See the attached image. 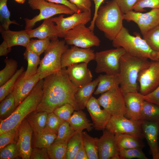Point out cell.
I'll return each mask as SVG.
<instances>
[{"mask_svg": "<svg viewBox=\"0 0 159 159\" xmlns=\"http://www.w3.org/2000/svg\"><path fill=\"white\" fill-rule=\"evenodd\" d=\"M82 132H75L69 140L65 159H74L82 141Z\"/></svg>", "mask_w": 159, "mask_h": 159, "instance_id": "d590c367", "label": "cell"}, {"mask_svg": "<svg viewBox=\"0 0 159 159\" xmlns=\"http://www.w3.org/2000/svg\"><path fill=\"white\" fill-rule=\"evenodd\" d=\"M24 68L21 67L9 80L0 87V101L12 92L15 84L19 77L24 71Z\"/></svg>", "mask_w": 159, "mask_h": 159, "instance_id": "74e56055", "label": "cell"}, {"mask_svg": "<svg viewBox=\"0 0 159 159\" xmlns=\"http://www.w3.org/2000/svg\"><path fill=\"white\" fill-rule=\"evenodd\" d=\"M95 53L90 48H83L73 46L67 49L61 57L62 68L82 62L88 64L94 60Z\"/></svg>", "mask_w": 159, "mask_h": 159, "instance_id": "9a60e30c", "label": "cell"}, {"mask_svg": "<svg viewBox=\"0 0 159 159\" xmlns=\"http://www.w3.org/2000/svg\"><path fill=\"white\" fill-rule=\"evenodd\" d=\"M24 72L18 78L12 91L16 107L29 95L40 80L39 74L37 73L31 77H24Z\"/></svg>", "mask_w": 159, "mask_h": 159, "instance_id": "ac0fdd59", "label": "cell"}, {"mask_svg": "<svg viewBox=\"0 0 159 159\" xmlns=\"http://www.w3.org/2000/svg\"><path fill=\"white\" fill-rule=\"evenodd\" d=\"M74 159H88L83 144L82 140Z\"/></svg>", "mask_w": 159, "mask_h": 159, "instance_id": "9f6ffc18", "label": "cell"}, {"mask_svg": "<svg viewBox=\"0 0 159 159\" xmlns=\"http://www.w3.org/2000/svg\"><path fill=\"white\" fill-rule=\"evenodd\" d=\"M112 44L115 48H123L132 56L147 58L152 61L159 60V53L153 50L139 34L132 35L124 26L112 41Z\"/></svg>", "mask_w": 159, "mask_h": 159, "instance_id": "5b68a950", "label": "cell"}, {"mask_svg": "<svg viewBox=\"0 0 159 159\" xmlns=\"http://www.w3.org/2000/svg\"><path fill=\"white\" fill-rule=\"evenodd\" d=\"M48 113L45 111H34L28 115L27 120L34 132L43 131L46 126Z\"/></svg>", "mask_w": 159, "mask_h": 159, "instance_id": "f1b7e54d", "label": "cell"}, {"mask_svg": "<svg viewBox=\"0 0 159 159\" xmlns=\"http://www.w3.org/2000/svg\"><path fill=\"white\" fill-rule=\"evenodd\" d=\"M28 3L32 9L39 10V13L32 19H24L25 24V30L26 31L32 29L38 21L51 18L55 15L61 14L72 15L75 13L66 6L45 0H28Z\"/></svg>", "mask_w": 159, "mask_h": 159, "instance_id": "52a82bcc", "label": "cell"}, {"mask_svg": "<svg viewBox=\"0 0 159 159\" xmlns=\"http://www.w3.org/2000/svg\"><path fill=\"white\" fill-rule=\"evenodd\" d=\"M24 55V59L27 62V68L24 74V77L26 78L37 73V67L39 64L40 59V56L26 49Z\"/></svg>", "mask_w": 159, "mask_h": 159, "instance_id": "d6a6232c", "label": "cell"}, {"mask_svg": "<svg viewBox=\"0 0 159 159\" xmlns=\"http://www.w3.org/2000/svg\"><path fill=\"white\" fill-rule=\"evenodd\" d=\"M142 127L144 138L150 147L153 159H159V147L158 141L159 123L142 121Z\"/></svg>", "mask_w": 159, "mask_h": 159, "instance_id": "7402d4cb", "label": "cell"}, {"mask_svg": "<svg viewBox=\"0 0 159 159\" xmlns=\"http://www.w3.org/2000/svg\"><path fill=\"white\" fill-rule=\"evenodd\" d=\"M124 14L132 10L138 0H114Z\"/></svg>", "mask_w": 159, "mask_h": 159, "instance_id": "681fc988", "label": "cell"}, {"mask_svg": "<svg viewBox=\"0 0 159 159\" xmlns=\"http://www.w3.org/2000/svg\"><path fill=\"white\" fill-rule=\"evenodd\" d=\"M145 57H138L126 52L121 57L118 75L120 88L124 93L138 92L137 80L138 74L142 70L148 67L150 62Z\"/></svg>", "mask_w": 159, "mask_h": 159, "instance_id": "3957f363", "label": "cell"}, {"mask_svg": "<svg viewBox=\"0 0 159 159\" xmlns=\"http://www.w3.org/2000/svg\"><path fill=\"white\" fill-rule=\"evenodd\" d=\"M140 120L159 123V105L145 100L141 112Z\"/></svg>", "mask_w": 159, "mask_h": 159, "instance_id": "f546056e", "label": "cell"}, {"mask_svg": "<svg viewBox=\"0 0 159 159\" xmlns=\"http://www.w3.org/2000/svg\"><path fill=\"white\" fill-rule=\"evenodd\" d=\"M124 94L127 109L125 116L132 120H140L141 112L145 100L143 95L138 92H127Z\"/></svg>", "mask_w": 159, "mask_h": 159, "instance_id": "44dd1931", "label": "cell"}, {"mask_svg": "<svg viewBox=\"0 0 159 159\" xmlns=\"http://www.w3.org/2000/svg\"><path fill=\"white\" fill-rule=\"evenodd\" d=\"M119 151L120 159H148L141 148L122 149Z\"/></svg>", "mask_w": 159, "mask_h": 159, "instance_id": "7bdbcfd3", "label": "cell"}, {"mask_svg": "<svg viewBox=\"0 0 159 159\" xmlns=\"http://www.w3.org/2000/svg\"><path fill=\"white\" fill-rule=\"evenodd\" d=\"M30 159H50L46 148H39L34 147L32 149Z\"/></svg>", "mask_w": 159, "mask_h": 159, "instance_id": "f907efd6", "label": "cell"}, {"mask_svg": "<svg viewBox=\"0 0 159 159\" xmlns=\"http://www.w3.org/2000/svg\"><path fill=\"white\" fill-rule=\"evenodd\" d=\"M143 37L150 47L159 53V25L148 31Z\"/></svg>", "mask_w": 159, "mask_h": 159, "instance_id": "ab89813d", "label": "cell"}, {"mask_svg": "<svg viewBox=\"0 0 159 159\" xmlns=\"http://www.w3.org/2000/svg\"><path fill=\"white\" fill-rule=\"evenodd\" d=\"M65 40L58 39L51 41L44 52V56L40 60L37 73L40 79L60 71L61 67V57L63 53L68 48Z\"/></svg>", "mask_w": 159, "mask_h": 159, "instance_id": "8992f818", "label": "cell"}, {"mask_svg": "<svg viewBox=\"0 0 159 159\" xmlns=\"http://www.w3.org/2000/svg\"><path fill=\"white\" fill-rule=\"evenodd\" d=\"M67 142H53L47 148L50 159H65Z\"/></svg>", "mask_w": 159, "mask_h": 159, "instance_id": "8d00e7d4", "label": "cell"}, {"mask_svg": "<svg viewBox=\"0 0 159 159\" xmlns=\"http://www.w3.org/2000/svg\"><path fill=\"white\" fill-rule=\"evenodd\" d=\"M139 92L143 95L152 92L159 86V60L152 61L149 66L141 71L138 77Z\"/></svg>", "mask_w": 159, "mask_h": 159, "instance_id": "4fadbf2b", "label": "cell"}, {"mask_svg": "<svg viewBox=\"0 0 159 159\" xmlns=\"http://www.w3.org/2000/svg\"><path fill=\"white\" fill-rule=\"evenodd\" d=\"M98 77L99 81L94 93L95 95L102 94L120 85V80L118 74H101Z\"/></svg>", "mask_w": 159, "mask_h": 159, "instance_id": "83f0119b", "label": "cell"}, {"mask_svg": "<svg viewBox=\"0 0 159 159\" xmlns=\"http://www.w3.org/2000/svg\"><path fill=\"white\" fill-rule=\"evenodd\" d=\"M141 120L129 119L123 115L112 116L105 129L115 135L127 133L135 135L141 139L144 138Z\"/></svg>", "mask_w": 159, "mask_h": 159, "instance_id": "8fae6325", "label": "cell"}, {"mask_svg": "<svg viewBox=\"0 0 159 159\" xmlns=\"http://www.w3.org/2000/svg\"><path fill=\"white\" fill-rule=\"evenodd\" d=\"M82 110L74 111L68 122L76 132H82L85 129L90 132L93 128V123L90 122L86 114Z\"/></svg>", "mask_w": 159, "mask_h": 159, "instance_id": "484cf974", "label": "cell"}, {"mask_svg": "<svg viewBox=\"0 0 159 159\" xmlns=\"http://www.w3.org/2000/svg\"><path fill=\"white\" fill-rule=\"evenodd\" d=\"M83 144L88 159H99L98 138H93L86 131L82 132Z\"/></svg>", "mask_w": 159, "mask_h": 159, "instance_id": "4dcf8cb0", "label": "cell"}, {"mask_svg": "<svg viewBox=\"0 0 159 159\" xmlns=\"http://www.w3.org/2000/svg\"><path fill=\"white\" fill-rule=\"evenodd\" d=\"M17 3L20 4H24L26 0H14Z\"/></svg>", "mask_w": 159, "mask_h": 159, "instance_id": "680465c9", "label": "cell"}, {"mask_svg": "<svg viewBox=\"0 0 159 159\" xmlns=\"http://www.w3.org/2000/svg\"><path fill=\"white\" fill-rule=\"evenodd\" d=\"M63 38L67 44L83 48L98 47L100 42L93 31L83 24H79L66 32Z\"/></svg>", "mask_w": 159, "mask_h": 159, "instance_id": "9c48e42d", "label": "cell"}, {"mask_svg": "<svg viewBox=\"0 0 159 159\" xmlns=\"http://www.w3.org/2000/svg\"><path fill=\"white\" fill-rule=\"evenodd\" d=\"M159 9V0H138L133 6L132 10L137 12H142L145 10V8Z\"/></svg>", "mask_w": 159, "mask_h": 159, "instance_id": "7dc6e473", "label": "cell"}, {"mask_svg": "<svg viewBox=\"0 0 159 159\" xmlns=\"http://www.w3.org/2000/svg\"><path fill=\"white\" fill-rule=\"evenodd\" d=\"M91 12L84 11L74 13L67 17L62 14L52 17L56 25L58 37H63L64 34L69 30L79 24H86L91 19Z\"/></svg>", "mask_w": 159, "mask_h": 159, "instance_id": "5bb4252c", "label": "cell"}, {"mask_svg": "<svg viewBox=\"0 0 159 159\" xmlns=\"http://www.w3.org/2000/svg\"><path fill=\"white\" fill-rule=\"evenodd\" d=\"M49 2L66 6L75 13L81 12V11L74 4L71 3L68 0H45Z\"/></svg>", "mask_w": 159, "mask_h": 159, "instance_id": "db71d44e", "label": "cell"}, {"mask_svg": "<svg viewBox=\"0 0 159 159\" xmlns=\"http://www.w3.org/2000/svg\"><path fill=\"white\" fill-rule=\"evenodd\" d=\"M126 52L121 47L96 52L94 59L97 63L96 72H105L108 75L118 74L120 59Z\"/></svg>", "mask_w": 159, "mask_h": 159, "instance_id": "ba28073f", "label": "cell"}, {"mask_svg": "<svg viewBox=\"0 0 159 159\" xmlns=\"http://www.w3.org/2000/svg\"><path fill=\"white\" fill-rule=\"evenodd\" d=\"M92 0L93 1L94 3L95 10L90 25L89 26V28L91 30L93 31L95 25V21L97 15V12L102 3L105 0Z\"/></svg>", "mask_w": 159, "mask_h": 159, "instance_id": "11a10c76", "label": "cell"}, {"mask_svg": "<svg viewBox=\"0 0 159 159\" xmlns=\"http://www.w3.org/2000/svg\"><path fill=\"white\" fill-rule=\"evenodd\" d=\"M18 130L19 138L17 144L20 157L23 159H29L32 149L31 140L33 130L27 120L24 119Z\"/></svg>", "mask_w": 159, "mask_h": 159, "instance_id": "d6986e66", "label": "cell"}, {"mask_svg": "<svg viewBox=\"0 0 159 159\" xmlns=\"http://www.w3.org/2000/svg\"><path fill=\"white\" fill-rule=\"evenodd\" d=\"M75 110L74 108L72 105L66 103L56 109L53 112L61 118L68 122Z\"/></svg>", "mask_w": 159, "mask_h": 159, "instance_id": "bcb514c9", "label": "cell"}, {"mask_svg": "<svg viewBox=\"0 0 159 159\" xmlns=\"http://www.w3.org/2000/svg\"><path fill=\"white\" fill-rule=\"evenodd\" d=\"M123 19L136 23L143 36L148 31L159 25V9H153L143 13L133 10L124 14Z\"/></svg>", "mask_w": 159, "mask_h": 159, "instance_id": "7c38bea8", "label": "cell"}, {"mask_svg": "<svg viewBox=\"0 0 159 159\" xmlns=\"http://www.w3.org/2000/svg\"><path fill=\"white\" fill-rule=\"evenodd\" d=\"M44 79L40 80L29 95L6 119L0 120V134L18 129L22 121L29 114L36 111L42 96Z\"/></svg>", "mask_w": 159, "mask_h": 159, "instance_id": "7a4b0ae2", "label": "cell"}, {"mask_svg": "<svg viewBox=\"0 0 159 159\" xmlns=\"http://www.w3.org/2000/svg\"><path fill=\"white\" fill-rule=\"evenodd\" d=\"M11 51L7 43L4 40L0 45V56H6Z\"/></svg>", "mask_w": 159, "mask_h": 159, "instance_id": "6f0895ef", "label": "cell"}, {"mask_svg": "<svg viewBox=\"0 0 159 159\" xmlns=\"http://www.w3.org/2000/svg\"><path fill=\"white\" fill-rule=\"evenodd\" d=\"M18 129H14L0 134V150L13 143Z\"/></svg>", "mask_w": 159, "mask_h": 159, "instance_id": "c3c4849f", "label": "cell"}, {"mask_svg": "<svg viewBox=\"0 0 159 159\" xmlns=\"http://www.w3.org/2000/svg\"><path fill=\"white\" fill-rule=\"evenodd\" d=\"M84 62L74 64L68 67L66 71L70 81L75 87H78L92 82V76Z\"/></svg>", "mask_w": 159, "mask_h": 159, "instance_id": "ffe728a7", "label": "cell"}, {"mask_svg": "<svg viewBox=\"0 0 159 159\" xmlns=\"http://www.w3.org/2000/svg\"><path fill=\"white\" fill-rule=\"evenodd\" d=\"M51 41L49 37L44 39H30L26 49L40 56L48 47Z\"/></svg>", "mask_w": 159, "mask_h": 159, "instance_id": "60d3db41", "label": "cell"}, {"mask_svg": "<svg viewBox=\"0 0 159 159\" xmlns=\"http://www.w3.org/2000/svg\"><path fill=\"white\" fill-rule=\"evenodd\" d=\"M16 108L15 97L12 92L0 102V120H4L8 117Z\"/></svg>", "mask_w": 159, "mask_h": 159, "instance_id": "836d02e7", "label": "cell"}, {"mask_svg": "<svg viewBox=\"0 0 159 159\" xmlns=\"http://www.w3.org/2000/svg\"><path fill=\"white\" fill-rule=\"evenodd\" d=\"M0 32L4 40L10 47L21 46L26 48L31 39L25 30L14 31L0 28Z\"/></svg>", "mask_w": 159, "mask_h": 159, "instance_id": "cb8c5ba5", "label": "cell"}, {"mask_svg": "<svg viewBox=\"0 0 159 159\" xmlns=\"http://www.w3.org/2000/svg\"><path fill=\"white\" fill-rule=\"evenodd\" d=\"M115 139L117 148L122 149L134 148L142 149L145 146L142 139L132 135L122 133L115 135Z\"/></svg>", "mask_w": 159, "mask_h": 159, "instance_id": "4316f807", "label": "cell"}, {"mask_svg": "<svg viewBox=\"0 0 159 159\" xmlns=\"http://www.w3.org/2000/svg\"><path fill=\"white\" fill-rule=\"evenodd\" d=\"M44 80L42 97L35 111L49 114L66 103L72 105L75 110H80L74 97L77 87L69 79L66 68L47 76Z\"/></svg>", "mask_w": 159, "mask_h": 159, "instance_id": "6da1fadb", "label": "cell"}, {"mask_svg": "<svg viewBox=\"0 0 159 159\" xmlns=\"http://www.w3.org/2000/svg\"><path fill=\"white\" fill-rule=\"evenodd\" d=\"M97 100L100 105L111 116H125L126 113L124 94L119 86L101 94Z\"/></svg>", "mask_w": 159, "mask_h": 159, "instance_id": "30bf717a", "label": "cell"}, {"mask_svg": "<svg viewBox=\"0 0 159 159\" xmlns=\"http://www.w3.org/2000/svg\"><path fill=\"white\" fill-rule=\"evenodd\" d=\"M124 14L114 0L100 6L95 21V25L103 32L106 38L112 41L123 27Z\"/></svg>", "mask_w": 159, "mask_h": 159, "instance_id": "277c9868", "label": "cell"}, {"mask_svg": "<svg viewBox=\"0 0 159 159\" xmlns=\"http://www.w3.org/2000/svg\"><path fill=\"white\" fill-rule=\"evenodd\" d=\"M99 159H120L115 135L106 129L97 140Z\"/></svg>", "mask_w": 159, "mask_h": 159, "instance_id": "2e32d148", "label": "cell"}, {"mask_svg": "<svg viewBox=\"0 0 159 159\" xmlns=\"http://www.w3.org/2000/svg\"><path fill=\"white\" fill-rule=\"evenodd\" d=\"M75 132L69 122L65 120L61 125L58 130L57 136L54 142H67Z\"/></svg>", "mask_w": 159, "mask_h": 159, "instance_id": "b9f144b4", "label": "cell"}, {"mask_svg": "<svg viewBox=\"0 0 159 159\" xmlns=\"http://www.w3.org/2000/svg\"><path fill=\"white\" fill-rule=\"evenodd\" d=\"M4 62L5 67L0 71V86L12 77L17 70L18 63L16 60L6 59Z\"/></svg>", "mask_w": 159, "mask_h": 159, "instance_id": "e575fe53", "label": "cell"}, {"mask_svg": "<svg viewBox=\"0 0 159 159\" xmlns=\"http://www.w3.org/2000/svg\"><path fill=\"white\" fill-rule=\"evenodd\" d=\"M0 159H13L20 156L17 143H13L0 150Z\"/></svg>", "mask_w": 159, "mask_h": 159, "instance_id": "f6af8a7d", "label": "cell"}, {"mask_svg": "<svg viewBox=\"0 0 159 159\" xmlns=\"http://www.w3.org/2000/svg\"><path fill=\"white\" fill-rule=\"evenodd\" d=\"M98 77L91 82L77 87L74 95V100L80 110L84 109L87 103L92 96L96 87L99 82Z\"/></svg>", "mask_w": 159, "mask_h": 159, "instance_id": "d4e9b609", "label": "cell"}, {"mask_svg": "<svg viewBox=\"0 0 159 159\" xmlns=\"http://www.w3.org/2000/svg\"><path fill=\"white\" fill-rule=\"evenodd\" d=\"M144 100L159 105V86L152 92L143 95Z\"/></svg>", "mask_w": 159, "mask_h": 159, "instance_id": "f5cc1de1", "label": "cell"}, {"mask_svg": "<svg viewBox=\"0 0 159 159\" xmlns=\"http://www.w3.org/2000/svg\"><path fill=\"white\" fill-rule=\"evenodd\" d=\"M64 121L53 112L49 113L44 130L57 134L59 128Z\"/></svg>", "mask_w": 159, "mask_h": 159, "instance_id": "ee69618b", "label": "cell"}, {"mask_svg": "<svg viewBox=\"0 0 159 159\" xmlns=\"http://www.w3.org/2000/svg\"><path fill=\"white\" fill-rule=\"evenodd\" d=\"M51 18L44 20L42 24L37 28L26 31L30 38L44 39L49 37L51 40L58 39L56 26Z\"/></svg>", "mask_w": 159, "mask_h": 159, "instance_id": "603a6c76", "label": "cell"}, {"mask_svg": "<svg viewBox=\"0 0 159 159\" xmlns=\"http://www.w3.org/2000/svg\"><path fill=\"white\" fill-rule=\"evenodd\" d=\"M75 5L81 12H91V0H68Z\"/></svg>", "mask_w": 159, "mask_h": 159, "instance_id": "816d5d0a", "label": "cell"}, {"mask_svg": "<svg viewBox=\"0 0 159 159\" xmlns=\"http://www.w3.org/2000/svg\"><path fill=\"white\" fill-rule=\"evenodd\" d=\"M8 0H0V28L5 30L9 29V27L11 24L20 25L15 20L11 21L9 12L7 6Z\"/></svg>", "mask_w": 159, "mask_h": 159, "instance_id": "f35d334b", "label": "cell"}, {"mask_svg": "<svg viewBox=\"0 0 159 159\" xmlns=\"http://www.w3.org/2000/svg\"><path fill=\"white\" fill-rule=\"evenodd\" d=\"M34 147L39 148H47L52 144L56 138L57 134L44 130L34 132Z\"/></svg>", "mask_w": 159, "mask_h": 159, "instance_id": "1f68e13d", "label": "cell"}, {"mask_svg": "<svg viewBox=\"0 0 159 159\" xmlns=\"http://www.w3.org/2000/svg\"><path fill=\"white\" fill-rule=\"evenodd\" d=\"M97 99L92 95L88 101L86 107L91 117L95 130H103L111 116L105 110L100 107Z\"/></svg>", "mask_w": 159, "mask_h": 159, "instance_id": "e0dca14e", "label": "cell"}]
</instances>
